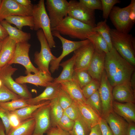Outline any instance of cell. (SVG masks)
I'll list each match as a JSON object with an SVG mask.
<instances>
[{"instance_id": "obj_44", "label": "cell", "mask_w": 135, "mask_h": 135, "mask_svg": "<svg viewBox=\"0 0 135 135\" xmlns=\"http://www.w3.org/2000/svg\"><path fill=\"white\" fill-rule=\"evenodd\" d=\"M79 2L89 9L102 10L101 0H80Z\"/></svg>"}, {"instance_id": "obj_28", "label": "cell", "mask_w": 135, "mask_h": 135, "mask_svg": "<svg viewBox=\"0 0 135 135\" xmlns=\"http://www.w3.org/2000/svg\"><path fill=\"white\" fill-rule=\"evenodd\" d=\"M4 20L10 24L15 25L20 30L24 26H29L31 30L34 29V21L32 16H12L6 18Z\"/></svg>"}, {"instance_id": "obj_9", "label": "cell", "mask_w": 135, "mask_h": 135, "mask_svg": "<svg viewBox=\"0 0 135 135\" xmlns=\"http://www.w3.org/2000/svg\"><path fill=\"white\" fill-rule=\"evenodd\" d=\"M52 36L58 38L61 41L62 45V51L61 54L50 63V72L53 73L58 70L59 65L62 60L65 56L80 47L91 43L88 39L80 41H73L64 38L58 32L52 31Z\"/></svg>"}, {"instance_id": "obj_50", "label": "cell", "mask_w": 135, "mask_h": 135, "mask_svg": "<svg viewBox=\"0 0 135 135\" xmlns=\"http://www.w3.org/2000/svg\"><path fill=\"white\" fill-rule=\"evenodd\" d=\"M126 135H135V125L134 123H128Z\"/></svg>"}, {"instance_id": "obj_45", "label": "cell", "mask_w": 135, "mask_h": 135, "mask_svg": "<svg viewBox=\"0 0 135 135\" xmlns=\"http://www.w3.org/2000/svg\"><path fill=\"white\" fill-rule=\"evenodd\" d=\"M99 124L102 135H114L107 123L104 118L100 117Z\"/></svg>"}, {"instance_id": "obj_23", "label": "cell", "mask_w": 135, "mask_h": 135, "mask_svg": "<svg viewBox=\"0 0 135 135\" xmlns=\"http://www.w3.org/2000/svg\"><path fill=\"white\" fill-rule=\"evenodd\" d=\"M16 43L9 36L3 42L0 52V68L8 64L14 54Z\"/></svg>"}, {"instance_id": "obj_6", "label": "cell", "mask_w": 135, "mask_h": 135, "mask_svg": "<svg viewBox=\"0 0 135 135\" xmlns=\"http://www.w3.org/2000/svg\"><path fill=\"white\" fill-rule=\"evenodd\" d=\"M11 65L7 64L1 68L0 80L6 86L21 98L27 99L32 98L31 93L26 85L17 83L12 78V75L17 68Z\"/></svg>"}, {"instance_id": "obj_18", "label": "cell", "mask_w": 135, "mask_h": 135, "mask_svg": "<svg viewBox=\"0 0 135 135\" xmlns=\"http://www.w3.org/2000/svg\"><path fill=\"white\" fill-rule=\"evenodd\" d=\"M106 54L94 50L93 55L87 70L92 79L100 83L101 76L104 70Z\"/></svg>"}, {"instance_id": "obj_24", "label": "cell", "mask_w": 135, "mask_h": 135, "mask_svg": "<svg viewBox=\"0 0 135 135\" xmlns=\"http://www.w3.org/2000/svg\"><path fill=\"white\" fill-rule=\"evenodd\" d=\"M61 88L66 92L74 101H80L86 103L82 89L72 79L61 82Z\"/></svg>"}, {"instance_id": "obj_43", "label": "cell", "mask_w": 135, "mask_h": 135, "mask_svg": "<svg viewBox=\"0 0 135 135\" xmlns=\"http://www.w3.org/2000/svg\"><path fill=\"white\" fill-rule=\"evenodd\" d=\"M10 112L0 106V118L4 126L5 133L6 135L8 133L11 128L9 121Z\"/></svg>"}, {"instance_id": "obj_22", "label": "cell", "mask_w": 135, "mask_h": 135, "mask_svg": "<svg viewBox=\"0 0 135 135\" xmlns=\"http://www.w3.org/2000/svg\"><path fill=\"white\" fill-rule=\"evenodd\" d=\"M78 108L80 115L92 128L99 124L100 117L88 104L82 101H75Z\"/></svg>"}, {"instance_id": "obj_53", "label": "cell", "mask_w": 135, "mask_h": 135, "mask_svg": "<svg viewBox=\"0 0 135 135\" xmlns=\"http://www.w3.org/2000/svg\"><path fill=\"white\" fill-rule=\"evenodd\" d=\"M0 135H6L5 133L4 126L2 120H0Z\"/></svg>"}, {"instance_id": "obj_5", "label": "cell", "mask_w": 135, "mask_h": 135, "mask_svg": "<svg viewBox=\"0 0 135 135\" xmlns=\"http://www.w3.org/2000/svg\"><path fill=\"white\" fill-rule=\"evenodd\" d=\"M36 35L41 46L40 52H36L34 54V62L39 70L51 75L49 68L50 62L57 58L52 52L50 48L42 29L37 31Z\"/></svg>"}, {"instance_id": "obj_3", "label": "cell", "mask_w": 135, "mask_h": 135, "mask_svg": "<svg viewBox=\"0 0 135 135\" xmlns=\"http://www.w3.org/2000/svg\"><path fill=\"white\" fill-rule=\"evenodd\" d=\"M94 28L68 16L58 25L51 30L52 31L58 32L60 34L84 40L87 39L88 34L94 32Z\"/></svg>"}, {"instance_id": "obj_34", "label": "cell", "mask_w": 135, "mask_h": 135, "mask_svg": "<svg viewBox=\"0 0 135 135\" xmlns=\"http://www.w3.org/2000/svg\"><path fill=\"white\" fill-rule=\"evenodd\" d=\"M72 79L77 83L81 89L92 80L86 70H74Z\"/></svg>"}, {"instance_id": "obj_41", "label": "cell", "mask_w": 135, "mask_h": 135, "mask_svg": "<svg viewBox=\"0 0 135 135\" xmlns=\"http://www.w3.org/2000/svg\"><path fill=\"white\" fill-rule=\"evenodd\" d=\"M75 122L64 113L58 122L57 125L63 130L69 132L72 128Z\"/></svg>"}, {"instance_id": "obj_4", "label": "cell", "mask_w": 135, "mask_h": 135, "mask_svg": "<svg viewBox=\"0 0 135 135\" xmlns=\"http://www.w3.org/2000/svg\"><path fill=\"white\" fill-rule=\"evenodd\" d=\"M32 16L34 26V30H42L50 48L56 47V43L52 34L50 21L46 12L44 0H40L33 5Z\"/></svg>"}, {"instance_id": "obj_51", "label": "cell", "mask_w": 135, "mask_h": 135, "mask_svg": "<svg viewBox=\"0 0 135 135\" xmlns=\"http://www.w3.org/2000/svg\"><path fill=\"white\" fill-rule=\"evenodd\" d=\"M16 1L21 5L26 7H30L32 6L31 1L30 0H16Z\"/></svg>"}, {"instance_id": "obj_55", "label": "cell", "mask_w": 135, "mask_h": 135, "mask_svg": "<svg viewBox=\"0 0 135 135\" xmlns=\"http://www.w3.org/2000/svg\"><path fill=\"white\" fill-rule=\"evenodd\" d=\"M3 84V83L1 81V80H0V87Z\"/></svg>"}, {"instance_id": "obj_13", "label": "cell", "mask_w": 135, "mask_h": 135, "mask_svg": "<svg viewBox=\"0 0 135 135\" xmlns=\"http://www.w3.org/2000/svg\"><path fill=\"white\" fill-rule=\"evenodd\" d=\"M33 5L26 7L20 4L16 0H2L0 8V22L11 16H32Z\"/></svg>"}, {"instance_id": "obj_46", "label": "cell", "mask_w": 135, "mask_h": 135, "mask_svg": "<svg viewBox=\"0 0 135 135\" xmlns=\"http://www.w3.org/2000/svg\"><path fill=\"white\" fill-rule=\"evenodd\" d=\"M46 133L47 135H70L68 132L62 129L58 125L50 127Z\"/></svg>"}, {"instance_id": "obj_36", "label": "cell", "mask_w": 135, "mask_h": 135, "mask_svg": "<svg viewBox=\"0 0 135 135\" xmlns=\"http://www.w3.org/2000/svg\"><path fill=\"white\" fill-rule=\"evenodd\" d=\"M86 103L102 117V104L98 90L86 100Z\"/></svg>"}, {"instance_id": "obj_30", "label": "cell", "mask_w": 135, "mask_h": 135, "mask_svg": "<svg viewBox=\"0 0 135 135\" xmlns=\"http://www.w3.org/2000/svg\"><path fill=\"white\" fill-rule=\"evenodd\" d=\"M92 44L94 50L106 54L109 51L106 42L98 33L93 32L88 34L87 37Z\"/></svg>"}, {"instance_id": "obj_25", "label": "cell", "mask_w": 135, "mask_h": 135, "mask_svg": "<svg viewBox=\"0 0 135 135\" xmlns=\"http://www.w3.org/2000/svg\"><path fill=\"white\" fill-rule=\"evenodd\" d=\"M8 33L9 36L16 43L28 42L31 38L30 33L24 32L13 27L4 20L0 22Z\"/></svg>"}, {"instance_id": "obj_11", "label": "cell", "mask_w": 135, "mask_h": 135, "mask_svg": "<svg viewBox=\"0 0 135 135\" xmlns=\"http://www.w3.org/2000/svg\"><path fill=\"white\" fill-rule=\"evenodd\" d=\"M31 46L28 42L17 43L14 54L8 64H18L22 65L25 68V73L26 74L32 72L34 74L38 72L39 70L32 64L29 58V53Z\"/></svg>"}, {"instance_id": "obj_52", "label": "cell", "mask_w": 135, "mask_h": 135, "mask_svg": "<svg viewBox=\"0 0 135 135\" xmlns=\"http://www.w3.org/2000/svg\"><path fill=\"white\" fill-rule=\"evenodd\" d=\"M130 82L131 85L133 89L135 90V72H133L131 77Z\"/></svg>"}, {"instance_id": "obj_39", "label": "cell", "mask_w": 135, "mask_h": 135, "mask_svg": "<svg viewBox=\"0 0 135 135\" xmlns=\"http://www.w3.org/2000/svg\"><path fill=\"white\" fill-rule=\"evenodd\" d=\"M100 84L99 82L92 79L89 83L82 89L83 95L86 100L98 90Z\"/></svg>"}, {"instance_id": "obj_2", "label": "cell", "mask_w": 135, "mask_h": 135, "mask_svg": "<svg viewBox=\"0 0 135 135\" xmlns=\"http://www.w3.org/2000/svg\"><path fill=\"white\" fill-rule=\"evenodd\" d=\"M111 40L113 47L124 59L135 66V39L129 33L111 29Z\"/></svg>"}, {"instance_id": "obj_38", "label": "cell", "mask_w": 135, "mask_h": 135, "mask_svg": "<svg viewBox=\"0 0 135 135\" xmlns=\"http://www.w3.org/2000/svg\"><path fill=\"white\" fill-rule=\"evenodd\" d=\"M57 98L64 110L70 106L74 101L69 94L61 88L58 93Z\"/></svg>"}, {"instance_id": "obj_14", "label": "cell", "mask_w": 135, "mask_h": 135, "mask_svg": "<svg viewBox=\"0 0 135 135\" xmlns=\"http://www.w3.org/2000/svg\"><path fill=\"white\" fill-rule=\"evenodd\" d=\"M50 104L42 106L32 114L35 121V126L32 135H44L51 127Z\"/></svg>"}, {"instance_id": "obj_8", "label": "cell", "mask_w": 135, "mask_h": 135, "mask_svg": "<svg viewBox=\"0 0 135 135\" xmlns=\"http://www.w3.org/2000/svg\"><path fill=\"white\" fill-rule=\"evenodd\" d=\"M68 16L94 27L96 25L95 10L88 8L79 1L68 2Z\"/></svg>"}, {"instance_id": "obj_26", "label": "cell", "mask_w": 135, "mask_h": 135, "mask_svg": "<svg viewBox=\"0 0 135 135\" xmlns=\"http://www.w3.org/2000/svg\"><path fill=\"white\" fill-rule=\"evenodd\" d=\"M75 60V56L74 54L70 59L60 63L59 66L62 67L63 70L59 76L54 79L53 82H54L60 84L72 79V76L74 71Z\"/></svg>"}, {"instance_id": "obj_1", "label": "cell", "mask_w": 135, "mask_h": 135, "mask_svg": "<svg viewBox=\"0 0 135 135\" xmlns=\"http://www.w3.org/2000/svg\"><path fill=\"white\" fill-rule=\"evenodd\" d=\"M104 70L108 80L113 87L130 82L135 68L113 47L106 54Z\"/></svg>"}, {"instance_id": "obj_57", "label": "cell", "mask_w": 135, "mask_h": 135, "mask_svg": "<svg viewBox=\"0 0 135 135\" xmlns=\"http://www.w3.org/2000/svg\"><path fill=\"white\" fill-rule=\"evenodd\" d=\"M1 68H0V69H1Z\"/></svg>"}, {"instance_id": "obj_21", "label": "cell", "mask_w": 135, "mask_h": 135, "mask_svg": "<svg viewBox=\"0 0 135 135\" xmlns=\"http://www.w3.org/2000/svg\"><path fill=\"white\" fill-rule=\"evenodd\" d=\"M46 87L44 91L38 96L34 98L26 99L27 103L30 105H34L44 101H50L57 97L61 86L60 84L52 82Z\"/></svg>"}, {"instance_id": "obj_40", "label": "cell", "mask_w": 135, "mask_h": 135, "mask_svg": "<svg viewBox=\"0 0 135 135\" xmlns=\"http://www.w3.org/2000/svg\"><path fill=\"white\" fill-rule=\"evenodd\" d=\"M102 16L104 20H106L109 17L110 13L114 6L116 4L120 3L121 1L118 0H101Z\"/></svg>"}, {"instance_id": "obj_47", "label": "cell", "mask_w": 135, "mask_h": 135, "mask_svg": "<svg viewBox=\"0 0 135 135\" xmlns=\"http://www.w3.org/2000/svg\"><path fill=\"white\" fill-rule=\"evenodd\" d=\"M9 121L11 129L16 128L20 126L22 122L16 114L10 112L9 116Z\"/></svg>"}, {"instance_id": "obj_32", "label": "cell", "mask_w": 135, "mask_h": 135, "mask_svg": "<svg viewBox=\"0 0 135 135\" xmlns=\"http://www.w3.org/2000/svg\"><path fill=\"white\" fill-rule=\"evenodd\" d=\"M110 30L107 24L106 20L98 22L93 28L94 31L99 33L105 40L107 44L109 51L113 48L111 40Z\"/></svg>"}, {"instance_id": "obj_31", "label": "cell", "mask_w": 135, "mask_h": 135, "mask_svg": "<svg viewBox=\"0 0 135 135\" xmlns=\"http://www.w3.org/2000/svg\"><path fill=\"white\" fill-rule=\"evenodd\" d=\"M50 100L43 102L37 104L29 105L15 111L10 112L16 114L21 121L22 122L32 117L33 113L40 107L50 104Z\"/></svg>"}, {"instance_id": "obj_10", "label": "cell", "mask_w": 135, "mask_h": 135, "mask_svg": "<svg viewBox=\"0 0 135 135\" xmlns=\"http://www.w3.org/2000/svg\"><path fill=\"white\" fill-rule=\"evenodd\" d=\"M45 4L52 30L68 16L69 2L66 0H46Z\"/></svg>"}, {"instance_id": "obj_19", "label": "cell", "mask_w": 135, "mask_h": 135, "mask_svg": "<svg viewBox=\"0 0 135 135\" xmlns=\"http://www.w3.org/2000/svg\"><path fill=\"white\" fill-rule=\"evenodd\" d=\"M103 118L108 124L114 135H126L128 123L113 110Z\"/></svg>"}, {"instance_id": "obj_37", "label": "cell", "mask_w": 135, "mask_h": 135, "mask_svg": "<svg viewBox=\"0 0 135 135\" xmlns=\"http://www.w3.org/2000/svg\"><path fill=\"white\" fill-rule=\"evenodd\" d=\"M21 98L9 90L3 84L0 87V103Z\"/></svg>"}, {"instance_id": "obj_42", "label": "cell", "mask_w": 135, "mask_h": 135, "mask_svg": "<svg viewBox=\"0 0 135 135\" xmlns=\"http://www.w3.org/2000/svg\"><path fill=\"white\" fill-rule=\"evenodd\" d=\"M64 112L74 121L80 116L78 108L76 102L74 101L70 106L64 110Z\"/></svg>"}, {"instance_id": "obj_48", "label": "cell", "mask_w": 135, "mask_h": 135, "mask_svg": "<svg viewBox=\"0 0 135 135\" xmlns=\"http://www.w3.org/2000/svg\"><path fill=\"white\" fill-rule=\"evenodd\" d=\"M8 36L6 31L0 22V42H3Z\"/></svg>"}, {"instance_id": "obj_20", "label": "cell", "mask_w": 135, "mask_h": 135, "mask_svg": "<svg viewBox=\"0 0 135 135\" xmlns=\"http://www.w3.org/2000/svg\"><path fill=\"white\" fill-rule=\"evenodd\" d=\"M112 110L124 118L128 123L135 122V105L134 103H122L113 102Z\"/></svg>"}, {"instance_id": "obj_27", "label": "cell", "mask_w": 135, "mask_h": 135, "mask_svg": "<svg viewBox=\"0 0 135 135\" xmlns=\"http://www.w3.org/2000/svg\"><path fill=\"white\" fill-rule=\"evenodd\" d=\"M35 126V119L32 117L22 122L16 128L11 129L7 135H32Z\"/></svg>"}, {"instance_id": "obj_49", "label": "cell", "mask_w": 135, "mask_h": 135, "mask_svg": "<svg viewBox=\"0 0 135 135\" xmlns=\"http://www.w3.org/2000/svg\"><path fill=\"white\" fill-rule=\"evenodd\" d=\"M89 135H102L99 124L92 127Z\"/></svg>"}, {"instance_id": "obj_54", "label": "cell", "mask_w": 135, "mask_h": 135, "mask_svg": "<svg viewBox=\"0 0 135 135\" xmlns=\"http://www.w3.org/2000/svg\"><path fill=\"white\" fill-rule=\"evenodd\" d=\"M3 42H0V52L1 49Z\"/></svg>"}, {"instance_id": "obj_16", "label": "cell", "mask_w": 135, "mask_h": 135, "mask_svg": "<svg viewBox=\"0 0 135 135\" xmlns=\"http://www.w3.org/2000/svg\"><path fill=\"white\" fill-rule=\"evenodd\" d=\"M54 80L51 75L39 70L34 74L29 73L26 76H20L16 78L15 81L20 84L30 83L37 86L46 87L53 82Z\"/></svg>"}, {"instance_id": "obj_17", "label": "cell", "mask_w": 135, "mask_h": 135, "mask_svg": "<svg viewBox=\"0 0 135 135\" xmlns=\"http://www.w3.org/2000/svg\"><path fill=\"white\" fill-rule=\"evenodd\" d=\"M112 94L113 100L118 102L134 103L135 91L132 89L130 81L114 87L112 89Z\"/></svg>"}, {"instance_id": "obj_15", "label": "cell", "mask_w": 135, "mask_h": 135, "mask_svg": "<svg viewBox=\"0 0 135 135\" xmlns=\"http://www.w3.org/2000/svg\"><path fill=\"white\" fill-rule=\"evenodd\" d=\"M94 51L91 43L84 46L74 51L75 60L74 70H87Z\"/></svg>"}, {"instance_id": "obj_35", "label": "cell", "mask_w": 135, "mask_h": 135, "mask_svg": "<svg viewBox=\"0 0 135 135\" xmlns=\"http://www.w3.org/2000/svg\"><path fill=\"white\" fill-rule=\"evenodd\" d=\"M29 105L27 103L26 99L22 98L0 103V106L10 112L15 111Z\"/></svg>"}, {"instance_id": "obj_7", "label": "cell", "mask_w": 135, "mask_h": 135, "mask_svg": "<svg viewBox=\"0 0 135 135\" xmlns=\"http://www.w3.org/2000/svg\"><path fill=\"white\" fill-rule=\"evenodd\" d=\"M132 4V0L127 6L122 8L114 6L109 14L110 19L115 28L118 31L129 33L134 23L130 20V14Z\"/></svg>"}, {"instance_id": "obj_56", "label": "cell", "mask_w": 135, "mask_h": 135, "mask_svg": "<svg viewBox=\"0 0 135 135\" xmlns=\"http://www.w3.org/2000/svg\"><path fill=\"white\" fill-rule=\"evenodd\" d=\"M2 0H0V8L1 6V5L2 4Z\"/></svg>"}, {"instance_id": "obj_33", "label": "cell", "mask_w": 135, "mask_h": 135, "mask_svg": "<svg viewBox=\"0 0 135 135\" xmlns=\"http://www.w3.org/2000/svg\"><path fill=\"white\" fill-rule=\"evenodd\" d=\"M74 122L72 128L68 132L70 135H89L91 128L81 115Z\"/></svg>"}, {"instance_id": "obj_12", "label": "cell", "mask_w": 135, "mask_h": 135, "mask_svg": "<svg viewBox=\"0 0 135 135\" xmlns=\"http://www.w3.org/2000/svg\"><path fill=\"white\" fill-rule=\"evenodd\" d=\"M112 88L104 70L101 76L98 90L102 104V114L101 118H103L112 111V104L114 100Z\"/></svg>"}, {"instance_id": "obj_58", "label": "cell", "mask_w": 135, "mask_h": 135, "mask_svg": "<svg viewBox=\"0 0 135 135\" xmlns=\"http://www.w3.org/2000/svg\"></svg>"}, {"instance_id": "obj_29", "label": "cell", "mask_w": 135, "mask_h": 135, "mask_svg": "<svg viewBox=\"0 0 135 135\" xmlns=\"http://www.w3.org/2000/svg\"><path fill=\"white\" fill-rule=\"evenodd\" d=\"M64 114V110L60 105L57 97L51 100L50 114L51 127L55 126Z\"/></svg>"}]
</instances>
